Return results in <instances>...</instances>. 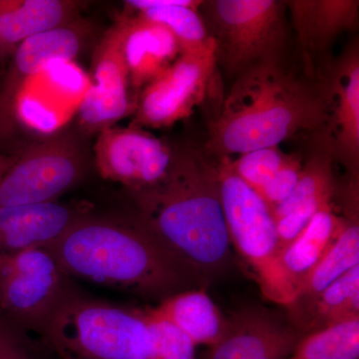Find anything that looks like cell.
<instances>
[{
    "label": "cell",
    "mask_w": 359,
    "mask_h": 359,
    "mask_svg": "<svg viewBox=\"0 0 359 359\" xmlns=\"http://www.w3.org/2000/svg\"><path fill=\"white\" fill-rule=\"evenodd\" d=\"M70 280L164 301L205 280L174 255L136 215L84 212L48 247Z\"/></svg>",
    "instance_id": "cell-1"
},
{
    "label": "cell",
    "mask_w": 359,
    "mask_h": 359,
    "mask_svg": "<svg viewBox=\"0 0 359 359\" xmlns=\"http://www.w3.org/2000/svg\"><path fill=\"white\" fill-rule=\"evenodd\" d=\"M328 106L325 82L297 76L283 62L257 66L235 80L210 124L205 151L231 158L278 147L299 132L325 131Z\"/></svg>",
    "instance_id": "cell-2"
},
{
    "label": "cell",
    "mask_w": 359,
    "mask_h": 359,
    "mask_svg": "<svg viewBox=\"0 0 359 359\" xmlns=\"http://www.w3.org/2000/svg\"><path fill=\"white\" fill-rule=\"evenodd\" d=\"M132 195L137 218L203 280L228 268L217 164L195 152L180 155L162 181Z\"/></svg>",
    "instance_id": "cell-3"
},
{
    "label": "cell",
    "mask_w": 359,
    "mask_h": 359,
    "mask_svg": "<svg viewBox=\"0 0 359 359\" xmlns=\"http://www.w3.org/2000/svg\"><path fill=\"white\" fill-rule=\"evenodd\" d=\"M42 339L60 359H154L141 309L94 299L74 285Z\"/></svg>",
    "instance_id": "cell-4"
},
{
    "label": "cell",
    "mask_w": 359,
    "mask_h": 359,
    "mask_svg": "<svg viewBox=\"0 0 359 359\" xmlns=\"http://www.w3.org/2000/svg\"><path fill=\"white\" fill-rule=\"evenodd\" d=\"M287 11L278 0H202L199 13L214 41L217 66L237 79L257 66L283 62Z\"/></svg>",
    "instance_id": "cell-5"
},
{
    "label": "cell",
    "mask_w": 359,
    "mask_h": 359,
    "mask_svg": "<svg viewBox=\"0 0 359 359\" xmlns=\"http://www.w3.org/2000/svg\"><path fill=\"white\" fill-rule=\"evenodd\" d=\"M217 170L231 245L252 269L264 297L289 306L292 297L278 264V236L271 209L233 171L230 158L218 159Z\"/></svg>",
    "instance_id": "cell-6"
},
{
    "label": "cell",
    "mask_w": 359,
    "mask_h": 359,
    "mask_svg": "<svg viewBox=\"0 0 359 359\" xmlns=\"http://www.w3.org/2000/svg\"><path fill=\"white\" fill-rule=\"evenodd\" d=\"M74 285L46 248L0 259V314L42 337L52 314Z\"/></svg>",
    "instance_id": "cell-7"
},
{
    "label": "cell",
    "mask_w": 359,
    "mask_h": 359,
    "mask_svg": "<svg viewBox=\"0 0 359 359\" xmlns=\"http://www.w3.org/2000/svg\"><path fill=\"white\" fill-rule=\"evenodd\" d=\"M216 68L215 45L201 53H182L144 87L134 126L164 128L192 115L204 101Z\"/></svg>",
    "instance_id": "cell-8"
},
{
    "label": "cell",
    "mask_w": 359,
    "mask_h": 359,
    "mask_svg": "<svg viewBox=\"0 0 359 359\" xmlns=\"http://www.w3.org/2000/svg\"><path fill=\"white\" fill-rule=\"evenodd\" d=\"M81 175V158L70 142H44L15 159L4 175L0 182V207L56 202Z\"/></svg>",
    "instance_id": "cell-9"
},
{
    "label": "cell",
    "mask_w": 359,
    "mask_h": 359,
    "mask_svg": "<svg viewBox=\"0 0 359 359\" xmlns=\"http://www.w3.org/2000/svg\"><path fill=\"white\" fill-rule=\"evenodd\" d=\"M98 173L131 193L156 185L167 176L174 156L160 139L139 127L106 128L97 139Z\"/></svg>",
    "instance_id": "cell-10"
},
{
    "label": "cell",
    "mask_w": 359,
    "mask_h": 359,
    "mask_svg": "<svg viewBox=\"0 0 359 359\" xmlns=\"http://www.w3.org/2000/svg\"><path fill=\"white\" fill-rule=\"evenodd\" d=\"M90 81L74 62L48 63L21 83L11 112L29 128L52 133L78 112Z\"/></svg>",
    "instance_id": "cell-11"
},
{
    "label": "cell",
    "mask_w": 359,
    "mask_h": 359,
    "mask_svg": "<svg viewBox=\"0 0 359 359\" xmlns=\"http://www.w3.org/2000/svg\"><path fill=\"white\" fill-rule=\"evenodd\" d=\"M126 21L123 18L106 32L94 54L93 79L78 110L80 121L88 128H109L128 114L130 82L124 54Z\"/></svg>",
    "instance_id": "cell-12"
},
{
    "label": "cell",
    "mask_w": 359,
    "mask_h": 359,
    "mask_svg": "<svg viewBox=\"0 0 359 359\" xmlns=\"http://www.w3.org/2000/svg\"><path fill=\"white\" fill-rule=\"evenodd\" d=\"M313 149L304 163L301 177L292 192L271 214L278 236V252L308 226L316 212L334 204V157L327 131L316 136Z\"/></svg>",
    "instance_id": "cell-13"
},
{
    "label": "cell",
    "mask_w": 359,
    "mask_h": 359,
    "mask_svg": "<svg viewBox=\"0 0 359 359\" xmlns=\"http://www.w3.org/2000/svg\"><path fill=\"white\" fill-rule=\"evenodd\" d=\"M302 339L297 328L275 311L249 306L229 318L228 332L209 346L203 359L287 358Z\"/></svg>",
    "instance_id": "cell-14"
},
{
    "label": "cell",
    "mask_w": 359,
    "mask_h": 359,
    "mask_svg": "<svg viewBox=\"0 0 359 359\" xmlns=\"http://www.w3.org/2000/svg\"><path fill=\"white\" fill-rule=\"evenodd\" d=\"M327 81L328 123L327 133L334 160L346 168L358 182L359 166V53L353 43L330 70Z\"/></svg>",
    "instance_id": "cell-15"
},
{
    "label": "cell",
    "mask_w": 359,
    "mask_h": 359,
    "mask_svg": "<svg viewBox=\"0 0 359 359\" xmlns=\"http://www.w3.org/2000/svg\"><path fill=\"white\" fill-rule=\"evenodd\" d=\"M84 212L58 202L0 207V259L48 247Z\"/></svg>",
    "instance_id": "cell-16"
},
{
    "label": "cell",
    "mask_w": 359,
    "mask_h": 359,
    "mask_svg": "<svg viewBox=\"0 0 359 359\" xmlns=\"http://www.w3.org/2000/svg\"><path fill=\"white\" fill-rule=\"evenodd\" d=\"M84 33L69 23L40 32L16 47L13 65L0 91V118L11 112L14 96L21 83L48 63L73 62L81 50Z\"/></svg>",
    "instance_id": "cell-17"
},
{
    "label": "cell",
    "mask_w": 359,
    "mask_h": 359,
    "mask_svg": "<svg viewBox=\"0 0 359 359\" xmlns=\"http://www.w3.org/2000/svg\"><path fill=\"white\" fill-rule=\"evenodd\" d=\"M285 6L306 61L327 53L358 22V0H292Z\"/></svg>",
    "instance_id": "cell-18"
},
{
    "label": "cell",
    "mask_w": 359,
    "mask_h": 359,
    "mask_svg": "<svg viewBox=\"0 0 359 359\" xmlns=\"http://www.w3.org/2000/svg\"><path fill=\"white\" fill-rule=\"evenodd\" d=\"M124 54L129 82L145 87L181 55L178 41L165 26L137 16L127 18Z\"/></svg>",
    "instance_id": "cell-19"
},
{
    "label": "cell",
    "mask_w": 359,
    "mask_h": 359,
    "mask_svg": "<svg viewBox=\"0 0 359 359\" xmlns=\"http://www.w3.org/2000/svg\"><path fill=\"white\" fill-rule=\"evenodd\" d=\"M344 224V216L334 212V204L328 205L316 212L302 233L278 252V264L292 302L309 273L339 237Z\"/></svg>",
    "instance_id": "cell-20"
},
{
    "label": "cell",
    "mask_w": 359,
    "mask_h": 359,
    "mask_svg": "<svg viewBox=\"0 0 359 359\" xmlns=\"http://www.w3.org/2000/svg\"><path fill=\"white\" fill-rule=\"evenodd\" d=\"M74 6L63 0H0V56L33 35L68 23Z\"/></svg>",
    "instance_id": "cell-21"
},
{
    "label": "cell",
    "mask_w": 359,
    "mask_h": 359,
    "mask_svg": "<svg viewBox=\"0 0 359 359\" xmlns=\"http://www.w3.org/2000/svg\"><path fill=\"white\" fill-rule=\"evenodd\" d=\"M154 309L183 330L196 346H214L228 332L229 318L224 316L204 287L172 295L159 302Z\"/></svg>",
    "instance_id": "cell-22"
},
{
    "label": "cell",
    "mask_w": 359,
    "mask_h": 359,
    "mask_svg": "<svg viewBox=\"0 0 359 359\" xmlns=\"http://www.w3.org/2000/svg\"><path fill=\"white\" fill-rule=\"evenodd\" d=\"M359 266L358 201L347 208L341 233L318 266L301 285L294 302L287 306L290 316L301 311L340 276Z\"/></svg>",
    "instance_id": "cell-23"
},
{
    "label": "cell",
    "mask_w": 359,
    "mask_h": 359,
    "mask_svg": "<svg viewBox=\"0 0 359 359\" xmlns=\"http://www.w3.org/2000/svg\"><path fill=\"white\" fill-rule=\"evenodd\" d=\"M359 320V266L351 269L311 304L290 314V321L304 335Z\"/></svg>",
    "instance_id": "cell-24"
},
{
    "label": "cell",
    "mask_w": 359,
    "mask_h": 359,
    "mask_svg": "<svg viewBox=\"0 0 359 359\" xmlns=\"http://www.w3.org/2000/svg\"><path fill=\"white\" fill-rule=\"evenodd\" d=\"M201 4L202 0H175L169 6L139 11L138 16L169 29L178 41L181 54L201 53L215 45L199 13Z\"/></svg>",
    "instance_id": "cell-25"
},
{
    "label": "cell",
    "mask_w": 359,
    "mask_h": 359,
    "mask_svg": "<svg viewBox=\"0 0 359 359\" xmlns=\"http://www.w3.org/2000/svg\"><path fill=\"white\" fill-rule=\"evenodd\" d=\"M285 359H359V320L304 335Z\"/></svg>",
    "instance_id": "cell-26"
},
{
    "label": "cell",
    "mask_w": 359,
    "mask_h": 359,
    "mask_svg": "<svg viewBox=\"0 0 359 359\" xmlns=\"http://www.w3.org/2000/svg\"><path fill=\"white\" fill-rule=\"evenodd\" d=\"M152 339L154 359H196V344L154 308L141 309Z\"/></svg>",
    "instance_id": "cell-27"
},
{
    "label": "cell",
    "mask_w": 359,
    "mask_h": 359,
    "mask_svg": "<svg viewBox=\"0 0 359 359\" xmlns=\"http://www.w3.org/2000/svg\"><path fill=\"white\" fill-rule=\"evenodd\" d=\"M287 157L278 147L257 149L238 155L237 159L230 158V165L238 178L259 195Z\"/></svg>",
    "instance_id": "cell-28"
},
{
    "label": "cell",
    "mask_w": 359,
    "mask_h": 359,
    "mask_svg": "<svg viewBox=\"0 0 359 359\" xmlns=\"http://www.w3.org/2000/svg\"><path fill=\"white\" fill-rule=\"evenodd\" d=\"M302 167L304 163L301 158L287 155L280 169L264 186L259 197L266 202L271 212L282 204L292 192L301 177Z\"/></svg>",
    "instance_id": "cell-29"
},
{
    "label": "cell",
    "mask_w": 359,
    "mask_h": 359,
    "mask_svg": "<svg viewBox=\"0 0 359 359\" xmlns=\"http://www.w3.org/2000/svg\"><path fill=\"white\" fill-rule=\"evenodd\" d=\"M0 359H42L30 335L0 314Z\"/></svg>",
    "instance_id": "cell-30"
},
{
    "label": "cell",
    "mask_w": 359,
    "mask_h": 359,
    "mask_svg": "<svg viewBox=\"0 0 359 359\" xmlns=\"http://www.w3.org/2000/svg\"><path fill=\"white\" fill-rule=\"evenodd\" d=\"M15 159L16 158L6 157V156L0 154V182Z\"/></svg>",
    "instance_id": "cell-31"
}]
</instances>
